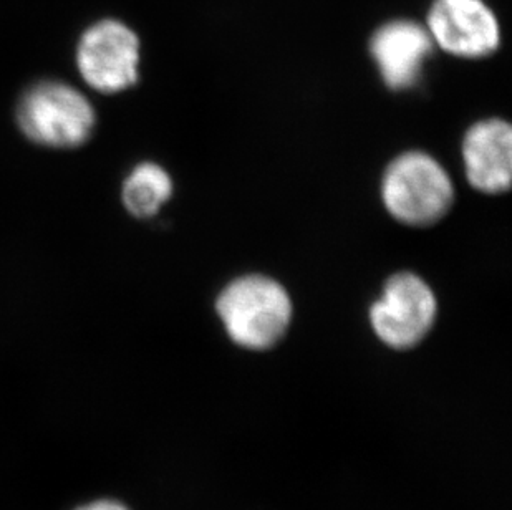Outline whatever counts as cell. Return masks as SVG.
<instances>
[{
  "instance_id": "cell-1",
  "label": "cell",
  "mask_w": 512,
  "mask_h": 510,
  "mask_svg": "<svg viewBox=\"0 0 512 510\" xmlns=\"http://www.w3.org/2000/svg\"><path fill=\"white\" fill-rule=\"evenodd\" d=\"M216 310L232 342L247 350L274 347L292 320L290 295L266 275L232 280L219 294Z\"/></svg>"
},
{
  "instance_id": "cell-6",
  "label": "cell",
  "mask_w": 512,
  "mask_h": 510,
  "mask_svg": "<svg viewBox=\"0 0 512 510\" xmlns=\"http://www.w3.org/2000/svg\"><path fill=\"white\" fill-rule=\"evenodd\" d=\"M433 44L459 58H484L501 45L498 17L484 0H435L426 17Z\"/></svg>"
},
{
  "instance_id": "cell-10",
  "label": "cell",
  "mask_w": 512,
  "mask_h": 510,
  "mask_svg": "<svg viewBox=\"0 0 512 510\" xmlns=\"http://www.w3.org/2000/svg\"><path fill=\"white\" fill-rule=\"evenodd\" d=\"M78 510H128L126 507L121 506L118 502L113 501H100L93 502L90 506L82 507V509Z\"/></svg>"
},
{
  "instance_id": "cell-8",
  "label": "cell",
  "mask_w": 512,
  "mask_h": 510,
  "mask_svg": "<svg viewBox=\"0 0 512 510\" xmlns=\"http://www.w3.org/2000/svg\"><path fill=\"white\" fill-rule=\"evenodd\" d=\"M466 179L484 194L511 188L512 130L508 121L483 120L469 128L463 140Z\"/></svg>"
},
{
  "instance_id": "cell-2",
  "label": "cell",
  "mask_w": 512,
  "mask_h": 510,
  "mask_svg": "<svg viewBox=\"0 0 512 510\" xmlns=\"http://www.w3.org/2000/svg\"><path fill=\"white\" fill-rule=\"evenodd\" d=\"M382 199L401 224L428 227L448 214L455 188L450 174L433 156L408 151L393 159L383 174Z\"/></svg>"
},
{
  "instance_id": "cell-4",
  "label": "cell",
  "mask_w": 512,
  "mask_h": 510,
  "mask_svg": "<svg viewBox=\"0 0 512 510\" xmlns=\"http://www.w3.org/2000/svg\"><path fill=\"white\" fill-rule=\"evenodd\" d=\"M438 302L430 285L411 272L388 279L382 299L370 308L373 332L387 347L408 350L435 325Z\"/></svg>"
},
{
  "instance_id": "cell-9",
  "label": "cell",
  "mask_w": 512,
  "mask_h": 510,
  "mask_svg": "<svg viewBox=\"0 0 512 510\" xmlns=\"http://www.w3.org/2000/svg\"><path fill=\"white\" fill-rule=\"evenodd\" d=\"M173 181L155 163L138 164L123 184V204L135 217L155 216L170 201Z\"/></svg>"
},
{
  "instance_id": "cell-7",
  "label": "cell",
  "mask_w": 512,
  "mask_h": 510,
  "mask_svg": "<svg viewBox=\"0 0 512 510\" xmlns=\"http://www.w3.org/2000/svg\"><path fill=\"white\" fill-rule=\"evenodd\" d=\"M433 47L426 27L413 20H392L382 25L370 40V53L378 72L385 85L395 92L415 87Z\"/></svg>"
},
{
  "instance_id": "cell-5",
  "label": "cell",
  "mask_w": 512,
  "mask_h": 510,
  "mask_svg": "<svg viewBox=\"0 0 512 510\" xmlns=\"http://www.w3.org/2000/svg\"><path fill=\"white\" fill-rule=\"evenodd\" d=\"M77 63L85 82L98 92H123L138 82L140 40L126 25L103 20L83 34Z\"/></svg>"
},
{
  "instance_id": "cell-3",
  "label": "cell",
  "mask_w": 512,
  "mask_h": 510,
  "mask_svg": "<svg viewBox=\"0 0 512 510\" xmlns=\"http://www.w3.org/2000/svg\"><path fill=\"white\" fill-rule=\"evenodd\" d=\"M20 130L37 145L77 148L92 135L95 111L87 98L62 82L29 88L17 106Z\"/></svg>"
}]
</instances>
